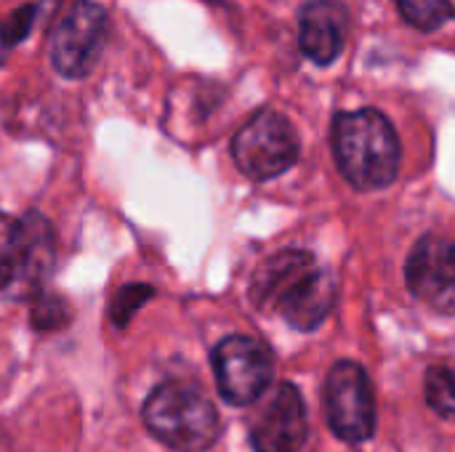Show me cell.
<instances>
[{
	"label": "cell",
	"instance_id": "cell-16",
	"mask_svg": "<svg viewBox=\"0 0 455 452\" xmlns=\"http://www.w3.org/2000/svg\"><path fill=\"white\" fill-rule=\"evenodd\" d=\"M152 296H155V290H152L149 285L133 282V285L120 288V290L115 293V298H112L109 320H112L117 328H125V325L131 322V317H133V314L147 304V298H152Z\"/></svg>",
	"mask_w": 455,
	"mask_h": 452
},
{
	"label": "cell",
	"instance_id": "cell-3",
	"mask_svg": "<svg viewBox=\"0 0 455 452\" xmlns=\"http://www.w3.org/2000/svg\"><path fill=\"white\" fill-rule=\"evenodd\" d=\"M141 416L149 434L176 452L208 450L221 434L213 402L200 389L176 381L157 386L144 402Z\"/></svg>",
	"mask_w": 455,
	"mask_h": 452
},
{
	"label": "cell",
	"instance_id": "cell-4",
	"mask_svg": "<svg viewBox=\"0 0 455 452\" xmlns=\"http://www.w3.org/2000/svg\"><path fill=\"white\" fill-rule=\"evenodd\" d=\"M232 157L248 178H275L299 160V133L280 112L261 109L235 133Z\"/></svg>",
	"mask_w": 455,
	"mask_h": 452
},
{
	"label": "cell",
	"instance_id": "cell-18",
	"mask_svg": "<svg viewBox=\"0 0 455 452\" xmlns=\"http://www.w3.org/2000/svg\"><path fill=\"white\" fill-rule=\"evenodd\" d=\"M13 48V43L8 40V32H5V24H0V64L5 61L8 51Z\"/></svg>",
	"mask_w": 455,
	"mask_h": 452
},
{
	"label": "cell",
	"instance_id": "cell-9",
	"mask_svg": "<svg viewBox=\"0 0 455 452\" xmlns=\"http://www.w3.org/2000/svg\"><path fill=\"white\" fill-rule=\"evenodd\" d=\"M307 410L293 384H280L251 426L256 452H299L307 442Z\"/></svg>",
	"mask_w": 455,
	"mask_h": 452
},
{
	"label": "cell",
	"instance_id": "cell-7",
	"mask_svg": "<svg viewBox=\"0 0 455 452\" xmlns=\"http://www.w3.org/2000/svg\"><path fill=\"white\" fill-rule=\"evenodd\" d=\"M213 373L229 405H253L272 384L275 362L264 344L248 336H229L213 349Z\"/></svg>",
	"mask_w": 455,
	"mask_h": 452
},
{
	"label": "cell",
	"instance_id": "cell-10",
	"mask_svg": "<svg viewBox=\"0 0 455 452\" xmlns=\"http://www.w3.org/2000/svg\"><path fill=\"white\" fill-rule=\"evenodd\" d=\"M349 11L344 0H307L299 16V45L315 64H331L347 45Z\"/></svg>",
	"mask_w": 455,
	"mask_h": 452
},
{
	"label": "cell",
	"instance_id": "cell-14",
	"mask_svg": "<svg viewBox=\"0 0 455 452\" xmlns=\"http://www.w3.org/2000/svg\"><path fill=\"white\" fill-rule=\"evenodd\" d=\"M19 256H21V237L19 221L0 213V290L19 280Z\"/></svg>",
	"mask_w": 455,
	"mask_h": 452
},
{
	"label": "cell",
	"instance_id": "cell-11",
	"mask_svg": "<svg viewBox=\"0 0 455 452\" xmlns=\"http://www.w3.org/2000/svg\"><path fill=\"white\" fill-rule=\"evenodd\" d=\"M19 237H21V256H19V280L29 290H43L45 280L56 264V234L45 216L27 213L19 218Z\"/></svg>",
	"mask_w": 455,
	"mask_h": 452
},
{
	"label": "cell",
	"instance_id": "cell-1",
	"mask_svg": "<svg viewBox=\"0 0 455 452\" xmlns=\"http://www.w3.org/2000/svg\"><path fill=\"white\" fill-rule=\"evenodd\" d=\"M251 301L296 330H315L333 309L336 280L312 253L288 248L259 264L251 280Z\"/></svg>",
	"mask_w": 455,
	"mask_h": 452
},
{
	"label": "cell",
	"instance_id": "cell-13",
	"mask_svg": "<svg viewBox=\"0 0 455 452\" xmlns=\"http://www.w3.org/2000/svg\"><path fill=\"white\" fill-rule=\"evenodd\" d=\"M427 402L443 418L455 421V368L435 365L427 373Z\"/></svg>",
	"mask_w": 455,
	"mask_h": 452
},
{
	"label": "cell",
	"instance_id": "cell-5",
	"mask_svg": "<svg viewBox=\"0 0 455 452\" xmlns=\"http://www.w3.org/2000/svg\"><path fill=\"white\" fill-rule=\"evenodd\" d=\"M107 37V11L93 0H77L56 24L51 35V64L67 80L85 77Z\"/></svg>",
	"mask_w": 455,
	"mask_h": 452
},
{
	"label": "cell",
	"instance_id": "cell-6",
	"mask_svg": "<svg viewBox=\"0 0 455 452\" xmlns=\"http://www.w3.org/2000/svg\"><path fill=\"white\" fill-rule=\"evenodd\" d=\"M325 418L333 434L344 442H365L376 429V402L365 370L357 362L341 360L325 381Z\"/></svg>",
	"mask_w": 455,
	"mask_h": 452
},
{
	"label": "cell",
	"instance_id": "cell-12",
	"mask_svg": "<svg viewBox=\"0 0 455 452\" xmlns=\"http://www.w3.org/2000/svg\"><path fill=\"white\" fill-rule=\"evenodd\" d=\"M408 24L421 32H435L455 16L451 0H395Z\"/></svg>",
	"mask_w": 455,
	"mask_h": 452
},
{
	"label": "cell",
	"instance_id": "cell-15",
	"mask_svg": "<svg viewBox=\"0 0 455 452\" xmlns=\"http://www.w3.org/2000/svg\"><path fill=\"white\" fill-rule=\"evenodd\" d=\"M29 320H32L35 330H43V333L45 330H59V328H64L72 320V309H69V304L61 296L40 290L35 296V301H32Z\"/></svg>",
	"mask_w": 455,
	"mask_h": 452
},
{
	"label": "cell",
	"instance_id": "cell-2",
	"mask_svg": "<svg viewBox=\"0 0 455 452\" xmlns=\"http://www.w3.org/2000/svg\"><path fill=\"white\" fill-rule=\"evenodd\" d=\"M333 155L344 178L371 192L397 178L403 149L397 131L379 109H357L333 120Z\"/></svg>",
	"mask_w": 455,
	"mask_h": 452
},
{
	"label": "cell",
	"instance_id": "cell-8",
	"mask_svg": "<svg viewBox=\"0 0 455 452\" xmlns=\"http://www.w3.org/2000/svg\"><path fill=\"white\" fill-rule=\"evenodd\" d=\"M411 293L440 314H455V240L424 237L405 266Z\"/></svg>",
	"mask_w": 455,
	"mask_h": 452
},
{
	"label": "cell",
	"instance_id": "cell-17",
	"mask_svg": "<svg viewBox=\"0 0 455 452\" xmlns=\"http://www.w3.org/2000/svg\"><path fill=\"white\" fill-rule=\"evenodd\" d=\"M32 21H35V5H24V8L13 11L11 19L3 21V24H5V32H8V40H11L13 45H16L19 40H24V37L29 35V29H32Z\"/></svg>",
	"mask_w": 455,
	"mask_h": 452
}]
</instances>
